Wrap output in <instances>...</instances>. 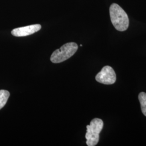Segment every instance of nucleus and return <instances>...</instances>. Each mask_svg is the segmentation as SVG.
Returning <instances> with one entry per match:
<instances>
[{"mask_svg":"<svg viewBox=\"0 0 146 146\" xmlns=\"http://www.w3.org/2000/svg\"><path fill=\"white\" fill-rule=\"evenodd\" d=\"M110 16L115 29L120 31H126L129 25V17L125 11L116 3H113L110 8Z\"/></svg>","mask_w":146,"mask_h":146,"instance_id":"nucleus-1","label":"nucleus"},{"mask_svg":"<svg viewBox=\"0 0 146 146\" xmlns=\"http://www.w3.org/2000/svg\"><path fill=\"white\" fill-rule=\"evenodd\" d=\"M104 127L103 121L95 118L92 120L90 125H87V133L85 137L87 140L86 144L88 146H96L99 141L100 133Z\"/></svg>","mask_w":146,"mask_h":146,"instance_id":"nucleus-2","label":"nucleus"},{"mask_svg":"<svg viewBox=\"0 0 146 146\" xmlns=\"http://www.w3.org/2000/svg\"><path fill=\"white\" fill-rule=\"evenodd\" d=\"M78 46L76 43L69 42L64 44L60 49L52 52L50 61L54 63L62 62L71 58L76 52Z\"/></svg>","mask_w":146,"mask_h":146,"instance_id":"nucleus-3","label":"nucleus"},{"mask_svg":"<svg viewBox=\"0 0 146 146\" xmlns=\"http://www.w3.org/2000/svg\"><path fill=\"white\" fill-rule=\"evenodd\" d=\"M95 79L101 84H113L116 82V75L113 68L109 66H106L96 75Z\"/></svg>","mask_w":146,"mask_h":146,"instance_id":"nucleus-4","label":"nucleus"},{"mask_svg":"<svg viewBox=\"0 0 146 146\" xmlns=\"http://www.w3.org/2000/svg\"><path fill=\"white\" fill-rule=\"evenodd\" d=\"M41 29V26L40 25H33L28 26L15 28L11 31V34L14 36H26L36 33Z\"/></svg>","mask_w":146,"mask_h":146,"instance_id":"nucleus-5","label":"nucleus"},{"mask_svg":"<svg viewBox=\"0 0 146 146\" xmlns=\"http://www.w3.org/2000/svg\"><path fill=\"white\" fill-rule=\"evenodd\" d=\"M10 96V93L8 91L5 90H0V110L5 106Z\"/></svg>","mask_w":146,"mask_h":146,"instance_id":"nucleus-6","label":"nucleus"},{"mask_svg":"<svg viewBox=\"0 0 146 146\" xmlns=\"http://www.w3.org/2000/svg\"><path fill=\"white\" fill-rule=\"evenodd\" d=\"M139 100L141 105V111L146 116V93L141 92L139 95Z\"/></svg>","mask_w":146,"mask_h":146,"instance_id":"nucleus-7","label":"nucleus"}]
</instances>
